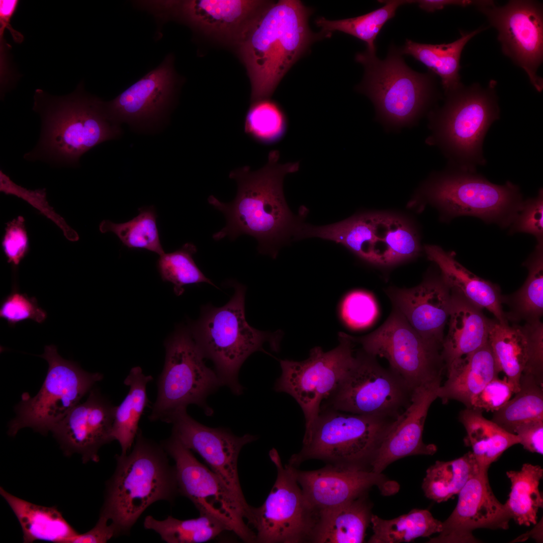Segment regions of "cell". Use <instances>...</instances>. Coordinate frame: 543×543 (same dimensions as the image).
I'll return each mask as SVG.
<instances>
[{
  "mask_svg": "<svg viewBox=\"0 0 543 543\" xmlns=\"http://www.w3.org/2000/svg\"><path fill=\"white\" fill-rule=\"evenodd\" d=\"M278 150L271 151L266 164L252 171L248 166L229 173L237 186L234 199L229 203L213 196L208 203L221 212L226 219L224 227L213 235L219 241L228 237L234 240L242 235L257 240L260 253L276 258L279 250L294 237L303 223L302 216L295 215L289 209L283 192L286 174L298 170L299 162L281 164Z\"/></svg>",
  "mask_w": 543,
  "mask_h": 543,
  "instance_id": "cell-1",
  "label": "cell"
},
{
  "mask_svg": "<svg viewBox=\"0 0 543 543\" xmlns=\"http://www.w3.org/2000/svg\"><path fill=\"white\" fill-rule=\"evenodd\" d=\"M34 100L41 130L36 146L24 155L26 160L77 166L84 153L121 134L120 125L109 118L105 102L87 94L82 82L74 92L62 97L37 89Z\"/></svg>",
  "mask_w": 543,
  "mask_h": 543,
  "instance_id": "cell-2",
  "label": "cell"
},
{
  "mask_svg": "<svg viewBox=\"0 0 543 543\" xmlns=\"http://www.w3.org/2000/svg\"><path fill=\"white\" fill-rule=\"evenodd\" d=\"M310 14L300 1L270 2L238 44L251 82L252 102L270 97L310 45L325 37L310 30Z\"/></svg>",
  "mask_w": 543,
  "mask_h": 543,
  "instance_id": "cell-3",
  "label": "cell"
},
{
  "mask_svg": "<svg viewBox=\"0 0 543 543\" xmlns=\"http://www.w3.org/2000/svg\"><path fill=\"white\" fill-rule=\"evenodd\" d=\"M167 456L161 444L139 430L131 452L116 456V469L107 482L100 515L114 526L116 537L128 534L152 504L172 502L178 494L174 467Z\"/></svg>",
  "mask_w": 543,
  "mask_h": 543,
  "instance_id": "cell-4",
  "label": "cell"
},
{
  "mask_svg": "<svg viewBox=\"0 0 543 543\" xmlns=\"http://www.w3.org/2000/svg\"><path fill=\"white\" fill-rule=\"evenodd\" d=\"M491 80L486 87L478 83H462L444 94L442 107L431 111L427 144L439 147L450 166L475 171L486 159L483 144L491 124L500 117L495 86Z\"/></svg>",
  "mask_w": 543,
  "mask_h": 543,
  "instance_id": "cell-5",
  "label": "cell"
},
{
  "mask_svg": "<svg viewBox=\"0 0 543 543\" xmlns=\"http://www.w3.org/2000/svg\"><path fill=\"white\" fill-rule=\"evenodd\" d=\"M232 286L234 293L230 300L220 307L204 306L189 330L204 357L213 362L222 386L239 395L243 389L238 380L242 365L252 353L263 350L265 342L277 351L281 334L249 325L245 315V287L237 283Z\"/></svg>",
  "mask_w": 543,
  "mask_h": 543,
  "instance_id": "cell-6",
  "label": "cell"
},
{
  "mask_svg": "<svg viewBox=\"0 0 543 543\" xmlns=\"http://www.w3.org/2000/svg\"><path fill=\"white\" fill-rule=\"evenodd\" d=\"M402 55L400 49L391 46L383 60L367 51L355 56L365 68L357 90L371 100L377 119L391 129L414 124L437 97L434 75L414 71Z\"/></svg>",
  "mask_w": 543,
  "mask_h": 543,
  "instance_id": "cell-7",
  "label": "cell"
},
{
  "mask_svg": "<svg viewBox=\"0 0 543 543\" xmlns=\"http://www.w3.org/2000/svg\"><path fill=\"white\" fill-rule=\"evenodd\" d=\"M396 418L321 408L313 427L304 433L301 450L289 464L296 467L311 459L332 464L371 462Z\"/></svg>",
  "mask_w": 543,
  "mask_h": 543,
  "instance_id": "cell-8",
  "label": "cell"
},
{
  "mask_svg": "<svg viewBox=\"0 0 543 543\" xmlns=\"http://www.w3.org/2000/svg\"><path fill=\"white\" fill-rule=\"evenodd\" d=\"M418 194L448 217L472 216L505 226L512 222L523 202L519 188L511 182L496 185L475 171L451 166L432 175Z\"/></svg>",
  "mask_w": 543,
  "mask_h": 543,
  "instance_id": "cell-9",
  "label": "cell"
},
{
  "mask_svg": "<svg viewBox=\"0 0 543 543\" xmlns=\"http://www.w3.org/2000/svg\"><path fill=\"white\" fill-rule=\"evenodd\" d=\"M165 360L157 382L156 400L149 419L167 423L190 404L202 408L207 415L213 411L207 397L222 386L215 371L208 368L189 330L177 329L165 343Z\"/></svg>",
  "mask_w": 543,
  "mask_h": 543,
  "instance_id": "cell-10",
  "label": "cell"
},
{
  "mask_svg": "<svg viewBox=\"0 0 543 543\" xmlns=\"http://www.w3.org/2000/svg\"><path fill=\"white\" fill-rule=\"evenodd\" d=\"M316 237L339 243L364 261L392 266L415 258L420 251L417 233L404 218L365 213L314 230Z\"/></svg>",
  "mask_w": 543,
  "mask_h": 543,
  "instance_id": "cell-11",
  "label": "cell"
},
{
  "mask_svg": "<svg viewBox=\"0 0 543 543\" xmlns=\"http://www.w3.org/2000/svg\"><path fill=\"white\" fill-rule=\"evenodd\" d=\"M39 356L48 363L45 380L34 397L22 396L17 415L9 423L8 433L14 436L21 428L30 427L45 435L79 403L103 375L90 373L77 364L61 357L54 345H47Z\"/></svg>",
  "mask_w": 543,
  "mask_h": 543,
  "instance_id": "cell-12",
  "label": "cell"
},
{
  "mask_svg": "<svg viewBox=\"0 0 543 543\" xmlns=\"http://www.w3.org/2000/svg\"><path fill=\"white\" fill-rule=\"evenodd\" d=\"M376 357L361 348L357 350L347 372L321 408L397 418L411 403L414 391Z\"/></svg>",
  "mask_w": 543,
  "mask_h": 543,
  "instance_id": "cell-13",
  "label": "cell"
},
{
  "mask_svg": "<svg viewBox=\"0 0 543 543\" xmlns=\"http://www.w3.org/2000/svg\"><path fill=\"white\" fill-rule=\"evenodd\" d=\"M175 462L178 494L190 499L200 514L212 515L245 542H255L254 531L245 522L251 506H245L221 478L200 463L174 435L160 443Z\"/></svg>",
  "mask_w": 543,
  "mask_h": 543,
  "instance_id": "cell-14",
  "label": "cell"
},
{
  "mask_svg": "<svg viewBox=\"0 0 543 543\" xmlns=\"http://www.w3.org/2000/svg\"><path fill=\"white\" fill-rule=\"evenodd\" d=\"M339 340V345L327 352L320 347L313 348L304 360H280L282 373L274 389L290 395L300 405L305 417V433L311 430L322 403L335 390L353 362L354 342L342 332Z\"/></svg>",
  "mask_w": 543,
  "mask_h": 543,
  "instance_id": "cell-15",
  "label": "cell"
},
{
  "mask_svg": "<svg viewBox=\"0 0 543 543\" xmlns=\"http://www.w3.org/2000/svg\"><path fill=\"white\" fill-rule=\"evenodd\" d=\"M269 456L277 471L276 481L264 503L251 506L247 524L255 529V542L310 541L318 513L307 501L296 479L294 467L283 465L277 450Z\"/></svg>",
  "mask_w": 543,
  "mask_h": 543,
  "instance_id": "cell-16",
  "label": "cell"
},
{
  "mask_svg": "<svg viewBox=\"0 0 543 543\" xmlns=\"http://www.w3.org/2000/svg\"><path fill=\"white\" fill-rule=\"evenodd\" d=\"M349 337L368 353L385 358L389 367L413 391L441 380L445 367L441 349L425 341L395 308L373 332L362 337Z\"/></svg>",
  "mask_w": 543,
  "mask_h": 543,
  "instance_id": "cell-17",
  "label": "cell"
},
{
  "mask_svg": "<svg viewBox=\"0 0 543 543\" xmlns=\"http://www.w3.org/2000/svg\"><path fill=\"white\" fill-rule=\"evenodd\" d=\"M498 32L503 53L522 68L538 92L543 79L537 71L543 59V9L534 1H509L503 6L495 3L477 8Z\"/></svg>",
  "mask_w": 543,
  "mask_h": 543,
  "instance_id": "cell-18",
  "label": "cell"
},
{
  "mask_svg": "<svg viewBox=\"0 0 543 543\" xmlns=\"http://www.w3.org/2000/svg\"><path fill=\"white\" fill-rule=\"evenodd\" d=\"M269 2L253 0L147 1L145 9L160 21L178 18L205 34L238 44Z\"/></svg>",
  "mask_w": 543,
  "mask_h": 543,
  "instance_id": "cell-19",
  "label": "cell"
},
{
  "mask_svg": "<svg viewBox=\"0 0 543 543\" xmlns=\"http://www.w3.org/2000/svg\"><path fill=\"white\" fill-rule=\"evenodd\" d=\"M168 423L173 425L171 434L198 454L240 501L249 506L239 482L238 459L243 446L257 437L250 434L239 436L225 428L206 426L191 417L187 409L173 414Z\"/></svg>",
  "mask_w": 543,
  "mask_h": 543,
  "instance_id": "cell-20",
  "label": "cell"
},
{
  "mask_svg": "<svg viewBox=\"0 0 543 543\" xmlns=\"http://www.w3.org/2000/svg\"><path fill=\"white\" fill-rule=\"evenodd\" d=\"M487 469H481L459 493L457 504L442 522L439 535L429 542H477L473 531L479 528L507 529L511 516L490 487Z\"/></svg>",
  "mask_w": 543,
  "mask_h": 543,
  "instance_id": "cell-21",
  "label": "cell"
},
{
  "mask_svg": "<svg viewBox=\"0 0 543 543\" xmlns=\"http://www.w3.org/2000/svg\"><path fill=\"white\" fill-rule=\"evenodd\" d=\"M172 62L171 56H167L158 66L114 99L105 102L110 120L118 125L126 123L139 128L164 119L175 93Z\"/></svg>",
  "mask_w": 543,
  "mask_h": 543,
  "instance_id": "cell-22",
  "label": "cell"
},
{
  "mask_svg": "<svg viewBox=\"0 0 543 543\" xmlns=\"http://www.w3.org/2000/svg\"><path fill=\"white\" fill-rule=\"evenodd\" d=\"M116 407L98 390H91L86 400L77 404L51 431L64 454H79L83 463L98 462L100 447L114 440Z\"/></svg>",
  "mask_w": 543,
  "mask_h": 543,
  "instance_id": "cell-23",
  "label": "cell"
},
{
  "mask_svg": "<svg viewBox=\"0 0 543 543\" xmlns=\"http://www.w3.org/2000/svg\"><path fill=\"white\" fill-rule=\"evenodd\" d=\"M294 472L307 501L318 513L360 497L373 486L388 494L387 482L381 473L365 469L361 465L328 464L313 471Z\"/></svg>",
  "mask_w": 543,
  "mask_h": 543,
  "instance_id": "cell-24",
  "label": "cell"
},
{
  "mask_svg": "<svg viewBox=\"0 0 543 543\" xmlns=\"http://www.w3.org/2000/svg\"><path fill=\"white\" fill-rule=\"evenodd\" d=\"M386 293L393 308L414 330L427 342L441 350L451 293L441 275L427 277L410 288L391 287Z\"/></svg>",
  "mask_w": 543,
  "mask_h": 543,
  "instance_id": "cell-25",
  "label": "cell"
},
{
  "mask_svg": "<svg viewBox=\"0 0 543 543\" xmlns=\"http://www.w3.org/2000/svg\"><path fill=\"white\" fill-rule=\"evenodd\" d=\"M441 381L426 383L413 392L411 403L389 428L371 460L372 471L381 473L389 465L412 455H432L437 447L425 444L422 433L428 409L438 398Z\"/></svg>",
  "mask_w": 543,
  "mask_h": 543,
  "instance_id": "cell-26",
  "label": "cell"
},
{
  "mask_svg": "<svg viewBox=\"0 0 543 543\" xmlns=\"http://www.w3.org/2000/svg\"><path fill=\"white\" fill-rule=\"evenodd\" d=\"M424 250L428 258L439 267L441 276L451 292L458 293L480 309L485 308L501 323H508L502 303L499 287L475 275L460 263L454 253L440 247L427 245Z\"/></svg>",
  "mask_w": 543,
  "mask_h": 543,
  "instance_id": "cell-27",
  "label": "cell"
},
{
  "mask_svg": "<svg viewBox=\"0 0 543 543\" xmlns=\"http://www.w3.org/2000/svg\"><path fill=\"white\" fill-rule=\"evenodd\" d=\"M447 380L439 387L437 397L443 404L451 400L471 408L474 398L500 373L489 343L462 357L446 369Z\"/></svg>",
  "mask_w": 543,
  "mask_h": 543,
  "instance_id": "cell-28",
  "label": "cell"
},
{
  "mask_svg": "<svg viewBox=\"0 0 543 543\" xmlns=\"http://www.w3.org/2000/svg\"><path fill=\"white\" fill-rule=\"evenodd\" d=\"M451 293L448 330L441 350L445 369L488 342L490 322L481 309L462 295Z\"/></svg>",
  "mask_w": 543,
  "mask_h": 543,
  "instance_id": "cell-29",
  "label": "cell"
},
{
  "mask_svg": "<svg viewBox=\"0 0 543 543\" xmlns=\"http://www.w3.org/2000/svg\"><path fill=\"white\" fill-rule=\"evenodd\" d=\"M542 327L540 320L525 322L523 325L516 323L509 325L508 322L490 320L488 341L495 363L515 393L519 390L520 379L529 360L533 338Z\"/></svg>",
  "mask_w": 543,
  "mask_h": 543,
  "instance_id": "cell-30",
  "label": "cell"
},
{
  "mask_svg": "<svg viewBox=\"0 0 543 543\" xmlns=\"http://www.w3.org/2000/svg\"><path fill=\"white\" fill-rule=\"evenodd\" d=\"M0 493L20 523L24 542L40 540L71 543L78 534L55 507L32 503L9 493L2 487Z\"/></svg>",
  "mask_w": 543,
  "mask_h": 543,
  "instance_id": "cell-31",
  "label": "cell"
},
{
  "mask_svg": "<svg viewBox=\"0 0 543 543\" xmlns=\"http://www.w3.org/2000/svg\"><path fill=\"white\" fill-rule=\"evenodd\" d=\"M486 28L480 27L469 32H461L459 38L448 43L425 44L406 39L400 51L402 55L412 57L425 66L430 72L439 76L445 94L462 83L459 71L464 47L472 38Z\"/></svg>",
  "mask_w": 543,
  "mask_h": 543,
  "instance_id": "cell-32",
  "label": "cell"
},
{
  "mask_svg": "<svg viewBox=\"0 0 543 543\" xmlns=\"http://www.w3.org/2000/svg\"><path fill=\"white\" fill-rule=\"evenodd\" d=\"M371 519L367 505L359 497L319 511L310 541L314 543H361Z\"/></svg>",
  "mask_w": 543,
  "mask_h": 543,
  "instance_id": "cell-33",
  "label": "cell"
},
{
  "mask_svg": "<svg viewBox=\"0 0 543 543\" xmlns=\"http://www.w3.org/2000/svg\"><path fill=\"white\" fill-rule=\"evenodd\" d=\"M459 420L467 432L465 442L481 468L488 469L506 450L519 443L515 434L485 418L480 410L466 408L461 411Z\"/></svg>",
  "mask_w": 543,
  "mask_h": 543,
  "instance_id": "cell-34",
  "label": "cell"
},
{
  "mask_svg": "<svg viewBox=\"0 0 543 543\" xmlns=\"http://www.w3.org/2000/svg\"><path fill=\"white\" fill-rule=\"evenodd\" d=\"M153 380L145 375L139 367L133 368L124 383L129 391L122 403L116 407L112 436L121 447V454L129 453L139 431L138 424L148 399L146 387Z\"/></svg>",
  "mask_w": 543,
  "mask_h": 543,
  "instance_id": "cell-35",
  "label": "cell"
},
{
  "mask_svg": "<svg viewBox=\"0 0 543 543\" xmlns=\"http://www.w3.org/2000/svg\"><path fill=\"white\" fill-rule=\"evenodd\" d=\"M506 475L511 486L505 505L511 519L520 525L536 524L538 510L543 507L538 488L543 469L538 465L524 464L520 471H510Z\"/></svg>",
  "mask_w": 543,
  "mask_h": 543,
  "instance_id": "cell-36",
  "label": "cell"
},
{
  "mask_svg": "<svg viewBox=\"0 0 543 543\" xmlns=\"http://www.w3.org/2000/svg\"><path fill=\"white\" fill-rule=\"evenodd\" d=\"M481 469L471 451L451 461H437L427 470L423 479L425 495L438 503L446 501L458 494Z\"/></svg>",
  "mask_w": 543,
  "mask_h": 543,
  "instance_id": "cell-37",
  "label": "cell"
},
{
  "mask_svg": "<svg viewBox=\"0 0 543 543\" xmlns=\"http://www.w3.org/2000/svg\"><path fill=\"white\" fill-rule=\"evenodd\" d=\"M542 243L536 245L533 253L524 262L528 277L522 286L508 297L502 296L510 311L505 314L508 321L516 323L540 320L543 314V248Z\"/></svg>",
  "mask_w": 543,
  "mask_h": 543,
  "instance_id": "cell-38",
  "label": "cell"
},
{
  "mask_svg": "<svg viewBox=\"0 0 543 543\" xmlns=\"http://www.w3.org/2000/svg\"><path fill=\"white\" fill-rule=\"evenodd\" d=\"M370 521L373 534L370 543L409 542L420 537L439 533L442 522L434 518L427 510L414 509L406 514L390 519L372 515Z\"/></svg>",
  "mask_w": 543,
  "mask_h": 543,
  "instance_id": "cell-39",
  "label": "cell"
},
{
  "mask_svg": "<svg viewBox=\"0 0 543 543\" xmlns=\"http://www.w3.org/2000/svg\"><path fill=\"white\" fill-rule=\"evenodd\" d=\"M384 5L369 13L358 17L338 20H328L324 17L316 21L317 26L325 37L332 32L340 31L351 35L367 45L368 52L376 54V40L385 24L393 18L401 6L415 3V1H382Z\"/></svg>",
  "mask_w": 543,
  "mask_h": 543,
  "instance_id": "cell-40",
  "label": "cell"
},
{
  "mask_svg": "<svg viewBox=\"0 0 543 543\" xmlns=\"http://www.w3.org/2000/svg\"><path fill=\"white\" fill-rule=\"evenodd\" d=\"M143 525L145 528L154 530L168 543L205 542L228 530L223 522L208 514H200L198 518L186 520L168 516L162 520L148 515L145 518Z\"/></svg>",
  "mask_w": 543,
  "mask_h": 543,
  "instance_id": "cell-41",
  "label": "cell"
},
{
  "mask_svg": "<svg viewBox=\"0 0 543 543\" xmlns=\"http://www.w3.org/2000/svg\"><path fill=\"white\" fill-rule=\"evenodd\" d=\"M542 387L532 376L522 374L519 391L512 399L493 412L492 421L514 433L516 427L520 424L543 419Z\"/></svg>",
  "mask_w": 543,
  "mask_h": 543,
  "instance_id": "cell-42",
  "label": "cell"
},
{
  "mask_svg": "<svg viewBox=\"0 0 543 543\" xmlns=\"http://www.w3.org/2000/svg\"><path fill=\"white\" fill-rule=\"evenodd\" d=\"M156 218L154 207H145L139 209L136 217L125 223L104 220L100 223L99 229L102 233L115 234L128 248L144 249L160 255L164 251L160 243Z\"/></svg>",
  "mask_w": 543,
  "mask_h": 543,
  "instance_id": "cell-43",
  "label": "cell"
},
{
  "mask_svg": "<svg viewBox=\"0 0 543 543\" xmlns=\"http://www.w3.org/2000/svg\"><path fill=\"white\" fill-rule=\"evenodd\" d=\"M197 251L192 243H186L180 248L159 255L157 267L163 281L173 285L176 295H182L184 287L191 284L206 283L215 286L196 264L193 255Z\"/></svg>",
  "mask_w": 543,
  "mask_h": 543,
  "instance_id": "cell-44",
  "label": "cell"
},
{
  "mask_svg": "<svg viewBox=\"0 0 543 543\" xmlns=\"http://www.w3.org/2000/svg\"><path fill=\"white\" fill-rule=\"evenodd\" d=\"M287 128L285 114L276 103L268 99L253 102L245 117V132L261 143L277 142L285 135Z\"/></svg>",
  "mask_w": 543,
  "mask_h": 543,
  "instance_id": "cell-45",
  "label": "cell"
},
{
  "mask_svg": "<svg viewBox=\"0 0 543 543\" xmlns=\"http://www.w3.org/2000/svg\"><path fill=\"white\" fill-rule=\"evenodd\" d=\"M0 191L6 195L17 196L38 210L41 213L54 222L69 241H76L78 240L79 236L77 232L49 205L46 199L45 189L28 190L15 183L7 174L1 170Z\"/></svg>",
  "mask_w": 543,
  "mask_h": 543,
  "instance_id": "cell-46",
  "label": "cell"
},
{
  "mask_svg": "<svg viewBox=\"0 0 543 543\" xmlns=\"http://www.w3.org/2000/svg\"><path fill=\"white\" fill-rule=\"evenodd\" d=\"M0 316L5 319L10 326L27 319L38 323L43 322L47 318V313L40 308L35 297H29L26 294L20 292L14 284L11 292L2 301Z\"/></svg>",
  "mask_w": 543,
  "mask_h": 543,
  "instance_id": "cell-47",
  "label": "cell"
},
{
  "mask_svg": "<svg viewBox=\"0 0 543 543\" xmlns=\"http://www.w3.org/2000/svg\"><path fill=\"white\" fill-rule=\"evenodd\" d=\"M373 298L366 292L355 291L348 295L341 306L342 317L350 326L361 328L369 325L377 314Z\"/></svg>",
  "mask_w": 543,
  "mask_h": 543,
  "instance_id": "cell-48",
  "label": "cell"
},
{
  "mask_svg": "<svg viewBox=\"0 0 543 543\" xmlns=\"http://www.w3.org/2000/svg\"><path fill=\"white\" fill-rule=\"evenodd\" d=\"M512 222L514 231L531 234L536 237L538 243H542L543 192L542 189H540L536 197L522 202L521 208Z\"/></svg>",
  "mask_w": 543,
  "mask_h": 543,
  "instance_id": "cell-49",
  "label": "cell"
},
{
  "mask_svg": "<svg viewBox=\"0 0 543 543\" xmlns=\"http://www.w3.org/2000/svg\"><path fill=\"white\" fill-rule=\"evenodd\" d=\"M514 393L506 376L502 379L495 378L474 398L471 408L494 412L503 406Z\"/></svg>",
  "mask_w": 543,
  "mask_h": 543,
  "instance_id": "cell-50",
  "label": "cell"
},
{
  "mask_svg": "<svg viewBox=\"0 0 543 543\" xmlns=\"http://www.w3.org/2000/svg\"><path fill=\"white\" fill-rule=\"evenodd\" d=\"M2 241L8 262L17 267L29 251V241L23 217L19 216L7 224Z\"/></svg>",
  "mask_w": 543,
  "mask_h": 543,
  "instance_id": "cell-51",
  "label": "cell"
},
{
  "mask_svg": "<svg viewBox=\"0 0 543 543\" xmlns=\"http://www.w3.org/2000/svg\"><path fill=\"white\" fill-rule=\"evenodd\" d=\"M514 433L519 443L531 452L543 454V419L529 421L518 425Z\"/></svg>",
  "mask_w": 543,
  "mask_h": 543,
  "instance_id": "cell-52",
  "label": "cell"
},
{
  "mask_svg": "<svg viewBox=\"0 0 543 543\" xmlns=\"http://www.w3.org/2000/svg\"><path fill=\"white\" fill-rule=\"evenodd\" d=\"M114 537H116L114 526L107 518L100 515L93 528L85 533H78L71 543H104Z\"/></svg>",
  "mask_w": 543,
  "mask_h": 543,
  "instance_id": "cell-53",
  "label": "cell"
},
{
  "mask_svg": "<svg viewBox=\"0 0 543 543\" xmlns=\"http://www.w3.org/2000/svg\"><path fill=\"white\" fill-rule=\"evenodd\" d=\"M19 2L18 0L0 1V33H4L5 29H8L14 41L21 43L24 40L23 35L14 29L10 24L12 17L18 8Z\"/></svg>",
  "mask_w": 543,
  "mask_h": 543,
  "instance_id": "cell-54",
  "label": "cell"
},
{
  "mask_svg": "<svg viewBox=\"0 0 543 543\" xmlns=\"http://www.w3.org/2000/svg\"><path fill=\"white\" fill-rule=\"evenodd\" d=\"M415 3L417 4L421 9L427 12L431 13L442 10L447 6L461 7L472 6L473 1L471 0H419L415 1Z\"/></svg>",
  "mask_w": 543,
  "mask_h": 543,
  "instance_id": "cell-55",
  "label": "cell"
}]
</instances>
